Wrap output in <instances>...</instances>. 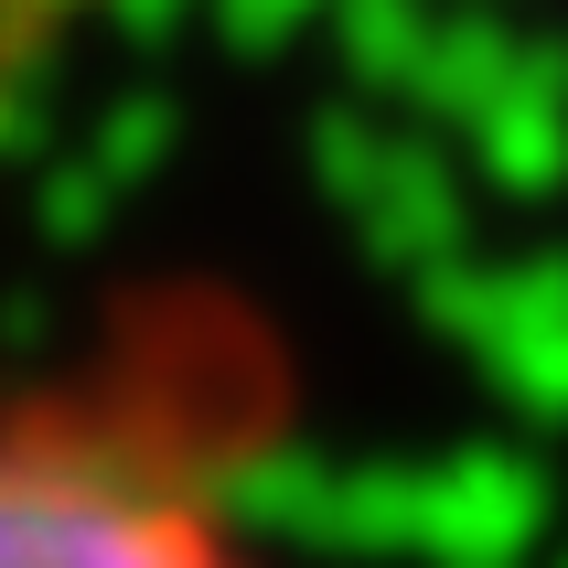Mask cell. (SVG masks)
Here are the masks:
<instances>
[{"label":"cell","instance_id":"6da1fadb","mask_svg":"<svg viewBox=\"0 0 568 568\" xmlns=\"http://www.w3.org/2000/svg\"><path fill=\"white\" fill-rule=\"evenodd\" d=\"M257 376L140 322L0 386V568H280L247 494Z\"/></svg>","mask_w":568,"mask_h":568}]
</instances>
